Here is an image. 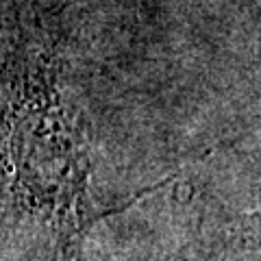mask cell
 Listing matches in <instances>:
<instances>
[{
  "label": "cell",
  "mask_w": 261,
  "mask_h": 261,
  "mask_svg": "<svg viewBox=\"0 0 261 261\" xmlns=\"http://www.w3.org/2000/svg\"><path fill=\"white\" fill-rule=\"evenodd\" d=\"M89 154L44 61L0 72V181L20 211L42 222L63 255L81 248L102 214L89 202Z\"/></svg>",
  "instance_id": "6da1fadb"
}]
</instances>
